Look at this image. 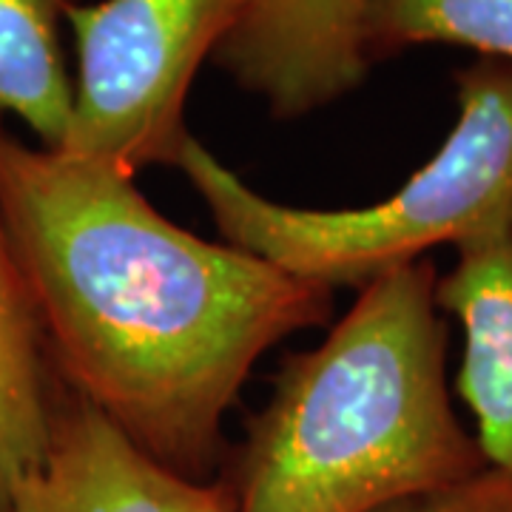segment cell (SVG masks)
Returning <instances> with one entry per match:
<instances>
[{
    "label": "cell",
    "mask_w": 512,
    "mask_h": 512,
    "mask_svg": "<svg viewBox=\"0 0 512 512\" xmlns=\"http://www.w3.org/2000/svg\"><path fill=\"white\" fill-rule=\"evenodd\" d=\"M359 35L367 66L433 43L512 66V0H365Z\"/></svg>",
    "instance_id": "cell-10"
},
{
    "label": "cell",
    "mask_w": 512,
    "mask_h": 512,
    "mask_svg": "<svg viewBox=\"0 0 512 512\" xmlns=\"http://www.w3.org/2000/svg\"><path fill=\"white\" fill-rule=\"evenodd\" d=\"M57 396L32 291L0 214V512L46 458Z\"/></svg>",
    "instance_id": "cell-8"
},
{
    "label": "cell",
    "mask_w": 512,
    "mask_h": 512,
    "mask_svg": "<svg viewBox=\"0 0 512 512\" xmlns=\"http://www.w3.org/2000/svg\"><path fill=\"white\" fill-rule=\"evenodd\" d=\"M245 0H100L66 12L77 43L72 128L60 151L137 177L194 137L185 100Z\"/></svg>",
    "instance_id": "cell-4"
},
{
    "label": "cell",
    "mask_w": 512,
    "mask_h": 512,
    "mask_svg": "<svg viewBox=\"0 0 512 512\" xmlns=\"http://www.w3.org/2000/svg\"><path fill=\"white\" fill-rule=\"evenodd\" d=\"M379 512H512V476L487 467L447 490L419 495Z\"/></svg>",
    "instance_id": "cell-11"
},
{
    "label": "cell",
    "mask_w": 512,
    "mask_h": 512,
    "mask_svg": "<svg viewBox=\"0 0 512 512\" xmlns=\"http://www.w3.org/2000/svg\"><path fill=\"white\" fill-rule=\"evenodd\" d=\"M80 0H0V111L20 117L40 146L60 148L74 114V80L60 26Z\"/></svg>",
    "instance_id": "cell-9"
},
{
    "label": "cell",
    "mask_w": 512,
    "mask_h": 512,
    "mask_svg": "<svg viewBox=\"0 0 512 512\" xmlns=\"http://www.w3.org/2000/svg\"><path fill=\"white\" fill-rule=\"evenodd\" d=\"M456 126L390 197L362 208H299L254 191L197 137L177 168L222 239L330 291L464 245L512 214V66L478 57L456 77Z\"/></svg>",
    "instance_id": "cell-3"
},
{
    "label": "cell",
    "mask_w": 512,
    "mask_h": 512,
    "mask_svg": "<svg viewBox=\"0 0 512 512\" xmlns=\"http://www.w3.org/2000/svg\"><path fill=\"white\" fill-rule=\"evenodd\" d=\"M365 0H245L211 63L276 120H299L359 89Z\"/></svg>",
    "instance_id": "cell-5"
},
{
    "label": "cell",
    "mask_w": 512,
    "mask_h": 512,
    "mask_svg": "<svg viewBox=\"0 0 512 512\" xmlns=\"http://www.w3.org/2000/svg\"><path fill=\"white\" fill-rule=\"evenodd\" d=\"M433 259L373 279L288 353L220 476L234 512H379L487 470L447 384Z\"/></svg>",
    "instance_id": "cell-2"
},
{
    "label": "cell",
    "mask_w": 512,
    "mask_h": 512,
    "mask_svg": "<svg viewBox=\"0 0 512 512\" xmlns=\"http://www.w3.org/2000/svg\"><path fill=\"white\" fill-rule=\"evenodd\" d=\"M0 214L57 382L191 481L220 478L256 362L333 313L336 291L185 231L126 171L3 126Z\"/></svg>",
    "instance_id": "cell-1"
},
{
    "label": "cell",
    "mask_w": 512,
    "mask_h": 512,
    "mask_svg": "<svg viewBox=\"0 0 512 512\" xmlns=\"http://www.w3.org/2000/svg\"><path fill=\"white\" fill-rule=\"evenodd\" d=\"M436 302L464 333L456 390L476 419L481 456L512 476V214L458 245Z\"/></svg>",
    "instance_id": "cell-7"
},
{
    "label": "cell",
    "mask_w": 512,
    "mask_h": 512,
    "mask_svg": "<svg viewBox=\"0 0 512 512\" xmlns=\"http://www.w3.org/2000/svg\"><path fill=\"white\" fill-rule=\"evenodd\" d=\"M9 512H234V493L171 473L60 384L46 458Z\"/></svg>",
    "instance_id": "cell-6"
}]
</instances>
